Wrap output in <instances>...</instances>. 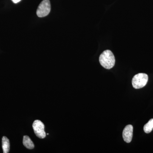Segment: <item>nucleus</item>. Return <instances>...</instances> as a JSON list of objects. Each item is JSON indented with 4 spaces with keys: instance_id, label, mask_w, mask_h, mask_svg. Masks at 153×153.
<instances>
[{
    "instance_id": "f257e3e1",
    "label": "nucleus",
    "mask_w": 153,
    "mask_h": 153,
    "mask_svg": "<svg viewBox=\"0 0 153 153\" xmlns=\"http://www.w3.org/2000/svg\"><path fill=\"white\" fill-rule=\"evenodd\" d=\"M99 61L102 67L107 69L113 68L115 63V59L113 53L109 50L104 51L100 55Z\"/></svg>"
},
{
    "instance_id": "f03ea898",
    "label": "nucleus",
    "mask_w": 153,
    "mask_h": 153,
    "mask_svg": "<svg viewBox=\"0 0 153 153\" xmlns=\"http://www.w3.org/2000/svg\"><path fill=\"white\" fill-rule=\"evenodd\" d=\"M148 81V76L145 73H139L134 76L132 80L133 87L136 89H140L144 87Z\"/></svg>"
},
{
    "instance_id": "7ed1b4c3",
    "label": "nucleus",
    "mask_w": 153,
    "mask_h": 153,
    "mask_svg": "<svg viewBox=\"0 0 153 153\" xmlns=\"http://www.w3.org/2000/svg\"><path fill=\"white\" fill-rule=\"evenodd\" d=\"M51 10V4L49 0H43L37 10V15L40 18L48 16Z\"/></svg>"
},
{
    "instance_id": "20e7f679",
    "label": "nucleus",
    "mask_w": 153,
    "mask_h": 153,
    "mask_svg": "<svg viewBox=\"0 0 153 153\" xmlns=\"http://www.w3.org/2000/svg\"><path fill=\"white\" fill-rule=\"evenodd\" d=\"M33 127L34 132L38 138L44 139L46 136L44 130V124L39 120H36L33 123Z\"/></svg>"
},
{
    "instance_id": "39448f33",
    "label": "nucleus",
    "mask_w": 153,
    "mask_h": 153,
    "mask_svg": "<svg viewBox=\"0 0 153 153\" xmlns=\"http://www.w3.org/2000/svg\"><path fill=\"white\" fill-rule=\"evenodd\" d=\"M133 132V127L131 125L126 126L123 132V137L124 140L127 143H130L131 141Z\"/></svg>"
},
{
    "instance_id": "423d86ee",
    "label": "nucleus",
    "mask_w": 153,
    "mask_h": 153,
    "mask_svg": "<svg viewBox=\"0 0 153 153\" xmlns=\"http://www.w3.org/2000/svg\"><path fill=\"white\" fill-rule=\"evenodd\" d=\"M3 153H8L10 149V140L6 137H3L2 139Z\"/></svg>"
},
{
    "instance_id": "0eeeda50",
    "label": "nucleus",
    "mask_w": 153,
    "mask_h": 153,
    "mask_svg": "<svg viewBox=\"0 0 153 153\" xmlns=\"http://www.w3.org/2000/svg\"><path fill=\"white\" fill-rule=\"evenodd\" d=\"M23 143L25 146L29 149H32L35 147L33 142L28 136H25L24 137Z\"/></svg>"
},
{
    "instance_id": "6e6552de",
    "label": "nucleus",
    "mask_w": 153,
    "mask_h": 153,
    "mask_svg": "<svg viewBox=\"0 0 153 153\" xmlns=\"http://www.w3.org/2000/svg\"><path fill=\"white\" fill-rule=\"evenodd\" d=\"M153 129V119H152L149 121L148 123L144 126V131L146 134L150 133L152 132Z\"/></svg>"
},
{
    "instance_id": "1a4fd4ad",
    "label": "nucleus",
    "mask_w": 153,
    "mask_h": 153,
    "mask_svg": "<svg viewBox=\"0 0 153 153\" xmlns=\"http://www.w3.org/2000/svg\"><path fill=\"white\" fill-rule=\"evenodd\" d=\"M12 1L15 4H17V3L19 2L21 0H12Z\"/></svg>"
}]
</instances>
